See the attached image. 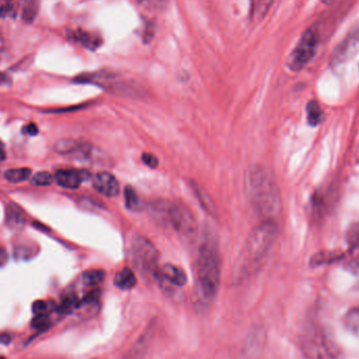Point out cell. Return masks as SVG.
Instances as JSON below:
<instances>
[{
    "label": "cell",
    "instance_id": "obj_1",
    "mask_svg": "<svg viewBox=\"0 0 359 359\" xmlns=\"http://www.w3.org/2000/svg\"><path fill=\"white\" fill-rule=\"evenodd\" d=\"M246 192L253 208L264 221H274L282 208V201L278 184L267 168L255 165L249 170Z\"/></svg>",
    "mask_w": 359,
    "mask_h": 359
},
{
    "label": "cell",
    "instance_id": "obj_2",
    "mask_svg": "<svg viewBox=\"0 0 359 359\" xmlns=\"http://www.w3.org/2000/svg\"><path fill=\"white\" fill-rule=\"evenodd\" d=\"M221 283V257L212 236L203 238L196 257V295L202 303H210L217 297Z\"/></svg>",
    "mask_w": 359,
    "mask_h": 359
},
{
    "label": "cell",
    "instance_id": "obj_3",
    "mask_svg": "<svg viewBox=\"0 0 359 359\" xmlns=\"http://www.w3.org/2000/svg\"><path fill=\"white\" fill-rule=\"evenodd\" d=\"M149 210L151 217L164 227L174 230L184 240H194L198 226L191 211L183 204L156 200L149 205Z\"/></svg>",
    "mask_w": 359,
    "mask_h": 359
},
{
    "label": "cell",
    "instance_id": "obj_4",
    "mask_svg": "<svg viewBox=\"0 0 359 359\" xmlns=\"http://www.w3.org/2000/svg\"><path fill=\"white\" fill-rule=\"evenodd\" d=\"M278 226L274 221H264L249 233L246 241V259L248 264H259L267 255L276 242Z\"/></svg>",
    "mask_w": 359,
    "mask_h": 359
},
{
    "label": "cell",
    "instance_id": "obj_5",
    "mask_svg": "<svg viewBox=\"0 0 359 359\" xmlns=\"http://www.w3.org/2000/svg\"><path fill=\"white\" fill-rule=\"evenodd\" d=\"M130 255L135 267L142 274L157 278L159 252L155 245L144 236L136 234L130 240Z\"/></svg>",
    "mask_w": 359,
    "mask_h": 359
},
{
    "label": "cell",
    "instance_id": "obj_6",
    "mask_svg": "<svg viewBox=\"0 0 359 359\" xmlns=\"http://www.w3.org/2000/svg\"><path fill=\"white\" fill-rule=\"evenodd\" d=\"M318 46V33L310 27L302 36L294 50L289 55L287 67L292 72L303 69L316 56Z\"/></svg>",
    "mask_w": 359,
    "mask_h": 359
},
{
    "label": "cell",
    "instance_id": "obj_7",
    "mask_svg": "<svg viewBox=\"0 0 359 359\" xmlns=\"http://www.w3.org/2000/svg\"><path fill=\"white\" fill-rule=\"evenodd\" d=\"M359 52V22L345 38L337 44L333 50L332 63L334 65H341L355 56Z\"/></svg>",
    "mask_w": 359,
    "mask_h": 359
},
{
    "label": "cell",
    "instance_id": "obj_8",
    "mask_svg": "<svg viewBox=\"0 0 359 359\" xmlns=\"http://www.w3.org/2000/svg\"><path fill=\"white\" fill-rule=\"evenodd\" d=\"M93 185L97 191L107 198H115L119 194L120 186L115 176L109 172H100L93 180Z\"/></svg>",
    "mask_w": 359,
    "mask_h": 359
},
{
    "label": "cell",
    "instance_id": "obj_9",
    "mask_svg": "<svg viewBox=\"0 0 359 359\" xmlns=\"http://www.w3.org/2000/svg\"><path fill=\"white\" fill-rule=\"evenodd\" d=\"M157 278L176 287H183L187 282V276L181 268L166 264L158 272Z\"/></svg>",
    "mask_w": 359,
    "mask_h": 359
},
{
    "label": "cell",
    "instance_id": "obj_10",
    "mask_svg": "<svg viewBox=\"0 0 359 359\" xmlns=\"http://www.w3.org/2000/svg\"><path fill=\"white\" fill-rule=\"evenodd\" d=\"M57 183L67 189H77L83 181V174L75 170H60L55 175Z\"/></svg>",
    "mask_w": 359,
    "mask_h": 359
},
{
    "label": "cell",
    "instance_id": "obj_11",
    "mask_svg": "<svg viewBox=\"0 0 359 359\" xmlns=\"http://www.w3.org/2000/svg\"><path fill=\"white\" fill-rule=\"evenodd\" d=\"M69 35H71V39L88 50H96L102 43V38L98 34L92 33V32L76 29V31L71 32Z\"/></svg>",
    "mask_w": 359,
    "mask_h": 359
},
{
    "label": "cell",
    "instance_id": "obj_12",
    "mask_svg": "<svg viewBox=\"0 0 359 359\" xmlns=\"http://www.w3.org/2000/svg\"><path fill=\"white\" fill-rule=\"evenodd\" d=\"M6 223L11 229L18 230L25 226V215L17 204H8L6 209Z\"/></svg>",
    "mask_w": 359,
    "mask_h": 359
},
{
    "label": "cell",
    "instance_id": "obj_13",
    "mask_svg": "<svg viewBox=\"0 0 359 359\" xmlns=\"http://www.w3.org/2000/svg\"><path fill=\"white\" fill-rule=\"evenodd\" d=\"M191 189L192 191H194L196 198H198L201 206L203 207V209L206 210L209 215H215V213H217L215 203H213L212 198H210V196L207 194L206 190H205L202 186H200L196 183H191Z\"/></svg>",
    "mask_w": 359,
    "mask_h": 359
},
{
    "label": "cell",
    "instance_id": "obj_14",
    "mask_svg": "<svg viewBox=\"0 0 359 359\" xmlns=\"http://www.w3.org/2000/svg\"><path fill=\"white\" fill-rule=\"evenodd\" d=\"M54 149L55 151L60 155H71V154L76 153L83 154L86 147L73 139H62V140L57 141Z\"/></svg>",
    "mask_w": 359,
    "mask_h": 359
},
{
    "label": "cell",
    "instance_id": "obj_15",
    "mask_svg": "<svg viewBox=\"0 0 359 359\" xmlns=\"http://www.w3.org/2000/svg\"><path fill=\"white\" fill-rule=\"evenodd\" d=\"M115 284L122 290H130L137 285V278L130 268H124L116 274Z\"/></svg>",
    "mask_w": 359,
    "mask_h": 359
},
{
    "label": "cell",
    "instance_id": "obj_16",
    "mask_svg": "<svg viewBox=\"0 0 359 359\" xmlns=\"http://www.w3.org/2000/svg\"><path fill=\"white\" fill-rule=\"evenodd\" d=\"M80 299L75 294H69L61 302L60 306L57 308V311L60 314H69L77 311L80 306Z\"/></svg>",
    "mask_w": 359,
    "mask_h": 359
},
{
    "label": "cell",
    "instance_id": "obj_17",
    "mask_svg": "<svg viewBox=\"0 0 359 359\" xmlns=\"http://www.w3.org/2000/svg\"><path fill=\"white\" fill-rule=\"evenodd\" d=\"M105 273L102 270H88L82 274V282L86 286L96 287L103 282Z\"/></svg>",
    "mask_w": 359,
    "mask_h": 359
},
{
    "label": "cell",
    "instance_id": "obj_18",
    "mask_svg": "<svg viewBox=\"0 0 359 359\" xmlns=\"http://www.w3.org/2000/svg\"><path fill=\"white\" fill-rule=\"evenodd\" d=\"M307 119L310 126H316L322 122L323 111L316 101H310L307 107Z\"/></svg>",
    "mask_w": 359,
    "mask_h": 359
},
{
    "label": "cell",
    "instance_id": "obj_19",
    "mask_svg": "<svg viewBox=\"0 0 359 359\" xmlns=\"http://www.w3.org/2000/svg\"><path fill=\"white\" fill-rule=\"evenodd\" d=\"M124 198H126V207L130 210H140L142 207V203H141L138 194L130 186H126V190H124Z\"/></svg>",
    "mask_w": 359,
    "mask_h": 359
},
{
    "label": "cell",
    "instance_id": "obj_20",
    "mask_svg": "<svg viewBox=\"0 0 359 359\" xmlns=\"http://www.w3.org/2000/svg\"><path fill=\"white\" fill-rule=\"evenodd\" d=\"M31 170L29 168H16V170H8L4 172V178L11 183H21L31 177Z\"/></svg>",
    "mask_w": 359,
    "mask_h": 359
},
{
    "label": "cell",
    "instance_id": "obj_21",
    "mask_svg": "<svg viewBox=\"0 0 359 359\" xmlns=\"http://www.w3.org/2000/svg\"><path fill=\"white\" fill-rule=\"evenodd\" d=\"M344 320H345L346 328H347L350 332L359 337V307L350 310V311L346 314Z\"/></svg>",
    "mask_w": 359,
    "mask_h": 359
},
{
    "label": "cell",
    "instance_id": "obj_22",
    "mask_svg": "<svg viewBox=\"0 0 359 359\" xmlns=\"http://www.w3.org/2000/svg\"><path fill=\"white\" fill-rule=\"evenodd\" d=\"M32 309L35 316H50L54 310H57V308L52 301H37L33 304Z\"/></svg>",
    "mask_w": 359,
    "mask_h": 359
},
{
    "label": "cell",
    "instance_id": "obj_23",
    "mask_svg": "<svg viewBox=\"0 0 359 359\" xmlns=\"http://www.w3.org/2000/svg\"><path fill=\"white\" fill-rule=\"evenodd\" d=\"M274 2H276V0H257L255 8V18L259 19V20L265 18Z\"/></svg>",
    "mask_w": 359,
    "mask_h": 359
},
{
    "label": "cell",
    "instance_id": "obj_24",
    "mask_svg": "<svg viewBox=\"0 0 359 359\" xmlns=\"http://www.w3.org/2000/svg\"><path fill=\"white\" fill-rule=\"evenodd\" d=\"M341 255H337L335 252H325L316 255L312 259V265L320 266L326 265V264L332 263V262L337 261Z\"/></svg>",
    "mask_w": 359,
    "mask_h": 359
},
{
    "label": "cell",
    "instance_id": "obj_25",
    "mask_svg": "<svg viewBox=\"0 0 359 359\" xmlns=\"http://www.w3.org/2000/svg\"><path fill=\"white\" fill-rule=\"evenodd\" d=\"M54 177L50 172H41L34 175L32 184L36 186H48L54 182Z\"/></svg>",
    "mask_w": 359,
    "mask_h": 359
},
{
    "label": "cell",
    "instance_id": "obj_26",
    "mask_svg": "<svg viewBox=\"0 0 359 359\" xmlns=\"http://www.w3.org/2000/svg\"><path fill=\"white\" fill-rule=\"evenodd\" d=\"M50 316H35V318L32 322V326L33 328L41 330L50 327Z\"/></svg>",
    "mask_w": 359,
    "mask_h": 359
},
{
    "label": "cell",
    "instance_id": "obj_27",
    "mask_svg": "<svg viewBox=\"0 0 359 359\" xmlns=\"http://www.w3.org/2000/svg\"><path fill=\"white\" fill-rule=\"evenodd\" d=\"M348 240L351 246H359V223L350 228L349 232H348Z\"/></svg>",
    "mask_w": 359,
    "mask_h": 359
},
{
    "label": "cell",
    "instance_id": "obj_28",
    "mask_svg": "<svg viewBox=\"0 0 359 359\" xmlns=\"http://www.w3.org/2000/svg\"><path fill=\"white\" fill-rule=\"evenodd\" d=\"M14 14V6L11 0H0V16H10Z\"/></svg>",
    "mask_w": 359,
    "mask_h": 359
},
{
    "label": "cell",
    "instance_id": "obj_29",
    "mask_svg": "<svg viewBox=\"0 0 359 359\" xmlns=\"http://www.w3.org/2000/svg\"><path fill=\"white\" fill-rule=\"evenodd\" d=\"M143 162H144L145 165L149 166L151 168H156L158 166V159L155 156L151 155V154H143L142 157Z\"/></svg>",
    "mask_w": 359,
    "mask_h": 359
},
{
    "label": "cell",
    "instance_id": "obj_30",
    "mask_svg": "<svg viewBox=\"0 0 359 359\" xmlns=\"http://www.w3.org/2000/svg\"><path fill=\"white\" fill-rule=\"evenodd\" d=\"M22 132L23 134L27 135V136H36L39 130H38V126L35 123H29L23 126Z\"/></svg>",
    "mask_w": 359,
    "mask_h": 359
},
{
    "label": "cell",
    "instance_id": "obj_31",
    "mask_svg": "<svg viewBox=\"0 0 359 359\" xmlns=\"http://www.w3.org/2000/svg\"><path fill=\"white\" fill-rule=\"evenodd\" d=\"M164 0H137L139 4H142L145 6H158L163 2Z\"/></svg>",
    "mask_w": 359,
    "mask_h": 359
},
{
    "label": "cell",
    "instance_id": "obj_32",
    "mask_svg": "<svg viewBox=\"0 0 359 359\" xmlns=\"http://www.w3.org/2000/svg\"><path fill=\"white\" fill-rule=\"evenodd\" d=\"M8 252H6V249L0 247V268L4 267L6 265V262H8Z\"/></svg>",
    "mask_w": 359,
    "mask_h": 359
},
{
    "label": "cell",
    "instance_id": "obj_33",
    "mask_svg": "<svg viewBox=\"0 0 359 359\" xmlns=\"http://www.w3.org/2000/svg\"><path fill=\"white\" fill-rule=\"evenodd\" d=\"M6 159V151L4 143L0 140V162L4 161Z\"/></svg>",
    "mask_w": 359,
    "mask_h": 359
},
{
    "label": "cell",
    "instance_id": "obj_34",
    "mask_svg": "<svg viewBox=\"0 0 359 359\" xmlns=\"http://www.w3.org/2000/svg\"><path fill=\"white\" fill-rule=\"evenodd\" d=\"M323 1L326 2V4H330V2L333 1V0H323Z\"/></svg>",
    "mask_w": 359,
    "mask_h": 359
},
{
    "label": "cell",
    "instance_id": "obj_35",
    "mask_svg": "<svg viewBox=\"0 0 359 359\" xmlns=\"http://www.w3.org/2000/svg\"><path fill=\"white\" fill-rule=\"evenodd\" d=\"M1 46H2V39H1V36H0V48H1Z\"/></svg>",
    "mask_w": 359,
    "mask_h": 359
},
{
    "label": "cell",
    "instance_id": "obj_36",
    "mask_svg": "<svg viewBox=\"0 0 359 359\" xmlns=\"http://www.w3.org/2000/svg\"><path fill=\"white\" fill-rule=\"evenodd\" d=\"M0 359H6V358H4V356L0 355Z\"/></svg>",
    "mask_w": 359,
    "mask_h": 359
}]
</instances>
